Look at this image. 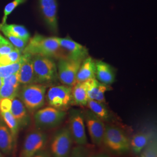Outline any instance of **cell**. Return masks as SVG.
<instances>
[{
	"instance_id": "6da1fadb",
	"label": "cell",
	"mask_w": 157,
	"mask_h": 157,
	"mask_svg": "<svg viewBox=\"0 0 157 157\" xmlns=\"http://www.w3.org/2000/svg\"><path fill=\"white\" fill-rule=\"evenodd\" d=\"M22 54H28L32 56H41L51 58H67L65 51L59 44L56 37H45L36 34L29 40Z\"/></svg>"
},
{
	"instance_id": "7a4b0ae2",
	"label": "cell",
	"mask_w": 157,
	"mask_h": 157,
	"mask_svg": "<svg viewBox=\"0 0 157 157\" xmlns=\"http://www.w3.org/2000/svg\"><path fill=\"white\" fill-rule=\"evenodd\" d=\"M47 86L40 83L25 84L18 91L19 99L30 113L35 112L45 104Z\"/></svg>"
},
{
	"instance_id": "3957f363",
	"label": "cell",
	"mask_w": 157,
	"mask_h": 157,
	"mask_svg": "<svg viewBox=\"0 0 157 157\" xmlns=\"http://www.w3.org/2000/svg\"><path fill=\"white\" fill-rule=\"evenodd\" d=\"M102 144L117 154H124L130 151V139L122 129L111 124L105 126Z\"/></svg>"
},
{
	"instance_id": "277c9868",
	"label": "cell",
	"mask_w": 157,
	"mask_h": 157,
	"mask_svg": "<svg viewBox=\"0 0 157 157\" xmlns=\"http://www.w3.org/2000/svg\"><path fill=\"white\" fill-rule=\"evenodd\" d=\"M36 83H51L58 78L57 66L54 59L41 56H32Z\"/></svg>"
},
{
	"instance_id": "5b68a950",
	"label": "cell",
	"mask_w": 157,
	"mask_h": 157,
	"mask_svg": "<svg viewBox=\"0 0 157 157\" xmlns=\"http://www.w3.org/2000/svg\"><path fill=\"white\" fill-rule=\"evenodd\" d=\"M67 115L66 111L59 110L53 107L39 109L34 115V124L38 130L55 128L59 126Z\"/></svg>"
},
{
	"instance_id": "8992f818",
	"label": "cell",
	"mask_w": 157,
	"mask_h": 157,
	"mask_svg": "<svg viewBox=\"0 0 157 157\" xmlns=\"http://www.w3.org/2000/svg\"><path fill=\"white\" fill-rule=\"evenodd\" d=\"M73 140L68 125L58 129L50 143L51 157H69L73 149Z\"/></svg>"
},
{
	"instance_id": "52a82bcc",
	"label": "cell",
	"mask_w": 157,
	"mask_h": 157,
	"mask_svg": "<svg viewBox=\"0 0 157 157\" xmlns=\"http://www.w3.org/2000/svg\"><path fill=\"white\" fill-rule=\"evenodd\" d=\"M72 89V87L63 84L50 87L45 96L49 106L66 111L73 104Z\"/></svg>"
},
{
	"instance_id": "ba28073f",
	"label": "cell",
	"mask_w": 157,
	"mask_h": 157,
	"mask_svg": "<svg viewBox=\"0 0 157 157\" xmlns=\"http://www.w3.org/2000/svg\"><path fill=\"white\" fill-rule=\"evenodd\" d=\"M68 126L77 146H85L88 140L86 131L83 112L78 109H71L68 113Z\"/></svg>"
},
{
	"instance_id": "9c48e42d",
	"label": "cell",
	"mask_w": 157,
	"mask_h": 157,
	"mask_svg": "<svg viewBox=\"0 0 157 157\" xmlns=\"http://www.w3.org/2000/svg\"><path fill=\"white\" fill-rule=\"evenodd\" d=\"M83 61L67 58L59 59L57 66L58 78L61 83L73 87L76 83V76Z\"/></svg>"
},
{
	"instance_id": "30bf717a",
	"label": "cell",
	"mask_w": 157,
	"mask_h": 157,
	"mask_svg": "<svg viewBox=\"0 0 157 157\" xmlns=\"http://www.w3.org/2000/svg\"><path fill=\"white\" fill-rule=\"evenodd\" d=\"M48 136L43 130H36L26 136L19 157H32L44 149Z\"/></svg>"
},
{
	"instance_id": "8fae6325",
	"label": "cell",
	"mask_w": 157,
	"mask_h": 157,
	"mask_svg": "<svg viewBox=\"0 0 157 157\" xmlns=\"http://www.w3.org/2000/svg\"><path fill=\"white\" fill-rule=\"evenodd\" d=\"M85 124L87 127L92 143L96 146L102 144L103 137L105 133V122L98 118L89 109L83 112Z\"/></svg>"
},
{
	"instance_id": "7c38bea8",
	"label": "cell",
	"mask_w": 157,
	"mask_h": 157,
	"mask_svg": "<svg viewBox=\"0 0 157 157\" xmlns=\"http://www.w3.org/2000/svg\"><path fill=\"white\" fill-rule=\"evenodd\" d=\"M56 37L59 44L66 53L67 58L83 61L89 56L88 49L84 45L67 37Z\"/></svg>"
},
{
	"instance_id": "4fadbf2b",
	"label": "cell",
	"mask_w": 157,
	"mask_h": 157,
	"mask_svg": "<svg viewBox=\"0 0 157 157\" xmlns=\"http://www.w3.org/2000/svg\"><path fill=\"white\" fill-rule=\"evenodd\" d=\"M40 9L46 25L54 33L58 32L56 0H39Z\"/></svg>"
},
{
	"instance_id": "5bb4252c",
	"label": "cell",
	"mask_w": 157,
	"mask_h": 157,
	"mask_svg": "<svg viewBox=\"0 0 157 157\" xmlns=\"http://www.w3.org/2000/svg\"><path fill=\"white\" fill-rule=\"evenodd\" d=\"M155 136H157V129L154 126L137 133L130 139V150L135 155H137L145 146Z\"/></svg>"
},
{
	"instance_id": "9a60e30c",
	"label": "cell",
	"mask_w": 157,
	"mask_h": 157,
	"mask_svg": "<svg viewBox=\"0 0 157 157\" xmlns=\"http://www.w3.org/2000/svg\"><path fill=\"white\" fill-rule=\"evenodd\" d=\"M86 83L89 100L105 102V94L110 89V86L103 84L95 78L86 81Z\"/></svg>"
},
{
	"instance_id": "2e32d148",
	"label": "cell",
	"mask_w": 157,
	"mask_h": 157,
	"mask_svg": "<svg viewBox=\"0 0 157 157\" xmlns=\"http://www.w3.org/2000/svg\"><path fill=\"white\" fill-rule=\"evenodd\" d=\"M95 78L103 84L110 86L115 80L113 67L107 62L95 60Z\"/></svg>"
},
{
	"instance_id": "e0dca14e",
	"label": "cell",
	"mask_w": 157,
	"mask_h": 157,
	"mask_svg": "<svg viewBox=\"0 0 157 157\" xmlns=\"http://www.w3.org/2000/svg\"><path fill=\"white\" fill-rule=\"evenodd\" d=\"M10 112L16 119L19 129L28 126L30 123V118L28 112L22 101L15 97L12 101Z\"/></svg>"
},
{
	"instance_id": "ac0fdd59",
	"label": "cell",
	"mask_w": 157,
	"mask_h": 157,
	"mask_svg": "<svg viewBox=\"0 0 157 157\" xmlns=\"http://www.w3.org/2000/svg\"><path fill=\"white\" fill-rule=\"evenodd\" d=\"M26 56L23 62L20 69L17 72L19 83L21 84L36 83L34 72L32 56L26 54Z\"/></svg>"
},
{
	"instance_id": "d6986e66",
	"label": "cell",
	"mask_w": 157,
	"mask_h": 157,
	"mask_svg": "<svg viewBox=\"0 0 157 157\" xmlns=\"http://www.w3.org/2000/svg\"><path fill=\"white\" fill-rule=\"evenodd\" d=\"M11 133L0 116V150L6 155L11 154L15 146Z\"/></svg>"
},
{
	"instance_id": "ffe728a7",
	"label": "cell",
	"mask_w": 157,
	"mask_h": 157,
	"mask_svg": "<svg viewBox=\"0 0 157 157\" xmlns=\"http://www.w3.org/2000/svg\"><path fill=\"white\" fill-rule=\"evenodd\" d=\"M95 78V60L88 56L82 63L76 76V83Z\"/></svg>"
},
{
	"instance_id": "44dd1931",
	"label": "cell",
	"mask_w": 157,
	"mask_h": 157,
	"mask_svg": "<svg viewBox=\"0 0 157 157\" xmlns=\"http://www.w3.org/2000/svg\"><path fill=\"white\" fill-rule=\"evenodd\" d=\"M72 95L73 104L79 106L86 107L89 100L86 82L76 83L72 87Z\"/></svg>"
},
{
	"instance_id": "7402d4cb",
	"label": "cell",
	"mask_w": 157,
	"mask_h": 157,
	"mask_svg": "<svg viewBox=\"0 0 157 157\" xmlns=\"http://www.w3.org/2000/svg\"><path fill=\"white\" fill-rule=\"evenodd\" d=\"M86 107L104 122H109L112 119V116L109 111L104 103L99 101L89 100Z\"/></svg>"
},
{
	"instance_id": "603a6c76",
	"label": "cell",
	"mask_w": 157,
	"mask_h": 157,
	"mask_svg": "<svg viewBox=\"0 0 157 157\" xmlns=\"http://www.w3.org/2000/svg\"><path fill=\"white\" fill-rule=\"evenodd\" d=\"M6 30L8 32L12 35L19 37L24 41L28 43L29 40L30 39V35L26 28L22 25H16V24H2L0 23V29Z\"/></svg>"
},
{
	"instance_id": "cb8c5ba5",
	"label": "cell",
	"mask_w": 157,
	"mask_h": 157,
	"mask_svg": "<svg viewBox=\"0 0 157 157\" xmlns=\"http://www.w3.org/2000/svg\"><path fill=\"white\" fill-rule=\"evenodd\" d=\"M0 116L2 119L3 121L6 124V126L10 129L12 135L13 136V140L15 143L16 142L17 136L18 134L19 127L18 124L17 122L16 119L13 117V116L12 115L10 111L8 112H1Z\"/></svg>"
},
{
	"instance_id": "d4e9b609",
	"label": "cell",
	"mask_w": 157,
	"mask_h": 157,
	"mask_svg": "<svg viewBox=\"0 0 157 157\" xmlns=\"http://www.w3.org/2000/svg\"><path fill=\"white\" fill-rule=\"evenodd\" d=\"M26 54H22L20 59L17 62L11 65L0 66V77L4 78L10 75L17 73L20 69L23 62L26 58Z\"/></svg>"
},
{
	"instance_id": "484cf974",
	"label": "cell",
	"mask_w": 157,
	"mask_h": 157,
	"mask_svg": "<svg viewBox=\"0 0 157 157\" xmlns=\"http://www.w3.org/2000/svg\"><path fill=\"white\" fill-rule=\"evenodd\" d=\"M22 55V51L15 48L11 52L0 55V66L11 65L18 61Z\"/></svg>"
},
{
	"instance_id": "4316f807",
	"label": "cell",
	"mask_w": 157,
	"mask_h": 157,
	"mask_svg": "<svg viewBox=\"0 0 157 157\" xmlns=\"http://www.w3.org/2000/svg\"><path fill=\"white\" fill-rule=\"evenodd\" d=\"M137 157H157V136L154 137L145 146Z\"/></svg>"
},
{
	"instance_id": "83f0119b",
	"label": "cell",
	"mask_w": 157,
	"mask_h": 157,
	"mask_svg": "<svg viewBox=\"0 0 157 157\" xmlns=\"http://www.w3.org/2000/svg\"><path fill=\"white\" fill-rule=\"evenodd\" d=\"M19 88H16L9 84L3 83L0 88V100L3 98L13 100L18 94Z\"/></svg>"
},
{
	"instance_id": "f1b7e54d",
	"label": "cell",
	"mask_w": 157,
	"mask_h": 157,
	"mask_svg": "<svg viewBox=\"0 0 157 157\" xmlns=\"http://www.w3.org/2000/svg\"><path fill=\"white\" fill-rule=\"evenodd\" d=\"M0 31L4 34V36L7 38V39L11 43L12 45H13L17 49L22 51L23 52V50H24V48L27 45L28 42L12 35L9 32H8L7 31H6V30L1 29Z\"/></svg>"
},
{
	"instance_id": "f546056e",
	"label": "cell",
	"mask_w": 157,
	"mask_h": 157,
	"mask_svg": "<svg viewBox=\"0 0 157 157\" xmlns=\"http://www.w3.org/2000/svg\"><path fill=\"white\" fill-rule=\"evenodd\" d=\"M27 0H13L11 2L8 3L6 6H5L4 10V15L2 19V24H5L6 22L8 17L11 13L13 10L21 4L25 3Z\"/></svg>"
},
{
	"instance_id": "4dcf8cb0",
	"label": "cell",
	"mask_w": 157,
	"mask_h": 157,
	"mask_svg": "<svg viewBox=\"0 0 157 157\" xmlns=\"http://www.w3.org/2000/svg\"><path fill=\"white\" fill-rule=\"evenodd\" d=\"M15 48L8 40L0 34V55L8 54Z\"/></svg>"
},
{
	"instance_id": "1f68e13d",
	"label": "cell",
	"mask_w": 157,
	"mask_h": 157,
	"mask_svg": "<svg viewBox=\"0 0 157 157\" xmlns=\"http://www.w3.org/2000/svg\"><path fill=\"white\" fill-rule=\"evenodd\" d=\"M69 157H89L88 151L84 146H77L73 148Z\"/></svg>"
},
{
	"instance_id": "d6a6232c",
	"label": "cell",
	"mask_w": 157,
	"mask_h": 157,
	"mask_svg": "<svg viewBox=\"0 0 157 157\" xmlns=\"http://www.w3.org/2000/svg\"><path fill=\"white\" fill-rule=\"evenodd\" d=\"M2 83L4 84H9L16 88H19L20 83L18 80L17 72L12 74L4 78H2Z\"/></svg>"
},
{
	"instance_id": "836d02e7",
	"label": "cell",
	"mask_w": 157,
	"mask_h": 157,
	"mask_svg": "<svg viewBox=\"0 0 157 157\" xmlns=\"http://www.w3.org/2000/svg\"><path fill=\"white\" fill-rule=\"evenodd\" d=\"M12 100L10 98H3L0 100V113L10 111Z\"/></svg>"
},
{
	"instance_id": "e575fe53",
	"label": "cell",
	"mask_w": 157,
	"mask_h": 157,
	"mask_svg": "<svg viewBox=\"0 0 157 157\" xmlns=\"http://www.w3.org/2000/svg\"><path fill=\"white\" fill-rule=\"evenodd\" d=\"M32 157H51L50 151L47 150H42L41 151L36 153L34 156Z\"/></svg>"
},
{
	"instance_id": "d590c367",
	"label": "cell",
	"mask_w": 157,
	"mask_h": 157,
	"mask_svg": "<svg viewBox=\"0 0 157 157\" xmlns=\"http://www.w3.org/2000/svg\"><path fill=\"white\" fill-rule=\"evenodd\" d=\"M109 157L108 155H107V154H96V155H93L91 157Z\"/></svg>"
},
{
	"instance_id": "8d00e7d4",
	"label": "cell",
	"mask_w": 157,
	"mask_h": 157,
	"mask_svg": "<svg viewBox=\"0 0 157 157\" xmlns=\"http://www.w3.org/2000/svg\"><path fill=\"white\" fill-rule=\"evenodd\" d=\"M2 84H3V83H2V78L0 77V88L1 87Z\"/></svg>"
},
{
	"instance_id": "74e56055",
	"label": "cell",
	"mask_w": 157,
	"mask_h": 157,
	"mask_svg": "<svg viewBox=\"0 0 157 157\" xmlns=\"http://www.w3.org/2000/svg\"><path fill=\"white\" fill-rule=\"evenodd\" d=\"M0 157H3V155H2V154L1 151H0Z\"/></svg>"
}]
</instances>
